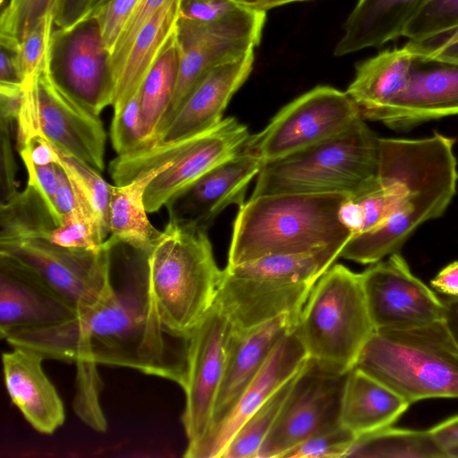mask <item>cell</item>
<instances>
[{"mask_svg":"<svg viewBox=\"0 0 458 458\" xmlns=\"http://www.w3.org/2000/svg\"><path fill=\"white\" fill-rule=\"evenodd\" d=\"M413 55L458 64V25L420 39H409L404 45Z\"/></svg>","mask_w":458,"mask_h":458,"instance_id":"44","label":"cell"},{"mask_svg":"<svg viewBox=\"0 0 458 458\" xmlns=\"http://www.w3.org/2000/svg\"><path fill=\"white\" fill-rule=\"evenodd\" d=\"M181 2L166 0L137 34L114 85L111 104L114 112L123 108L140 91L146 76L176 30Z\"/></svg>","mask_w":458,"mask_h":458,"instance_id":"27","label":"cell"},{"mask_svg":"<svg viewBox=\"0 0 458 458\" xmlns=\"http://www.w3.org/2000/svg\"><path fill=\"white\" fill-rule=\"evenodd\" d=\"M112 237L98 250L67 248L44 238L0 242V253L35 271L77 314L107 299L114 291Z\"/></svg>","mask_w":458,"mask_h":458,"instance_id":"10","label":"cell"},{"mask_svg":"<svg viewBox=\"0 0 458 458\" xmlns=\"http://www.w3.org/2000/svg\"><path fill=\"white\" fill-rule=\"evenodd\" d=\"M55 13L50 12L20 37L16 53L23 84L52 66Z\"/></svg>","mask_w":458,"mask_h":458,"instance_id":"36","label":"cell"},{"mask_svg":"<svg viewBox=\"0 0 458 458\" xmlns=\"http://www.w3.org/2000/svg\"><path fill=\"white\" fill-rule=\"evenodd\" d=\"M378 162L379 138L362 117L329 140L262 164L250 197L331 192L355 196L376 185Z\"/></svg>","mask_w":458,"mask_h":458,"instance_id":"5","label":"cell"},{"mask_svg":"<svg viewBox=\"0 0 458 458\" xmlns=\"http://www.w3.org/2000/svg\"><path fill=\"white\" fill-rule=\"evenodd\" d=\"M454 144L439 132L422 139L379 138L375 188L389 216L352 237L350 249L357 260L373 264L400 252L420 225L445 213L458 182Z\"/></svg>","mask_w":458,"mask_h":458,"instance_id":"2","label":"cell"},{"mask_svg":"<svg viewBox=\"0 0 458 458\" xmlns=\"http://www.w3.org/2000/svg\"><path fill=\"white\" fill-rule=\"evenodd\" d=\"M110 137L117 155H124L145 148L140 119V91L123 108L114 112Z\"/></svg>","mask_w":458,"mask_h":458,"instance_id":"41","label":"cell"},{"mask_svg":"<svg viewBox=\"0 0 458 458\" xmlns=\"http://www.w3.org/2000/svg\"><path fill=\"white\" fill-rule=\"evenodd\" d=\"M109 1L110 0H90L81 21L95 17Z\"/></svg>","mask_w":458,"mask_h":458,"instance_id":"54","label":"cell"},{"mask_svg":"<svg viewBox=\"0 0 458 458\" xmlns=\"http://www.w3.org/2000/svg\"><path fill=\"white\" fill-rule=\"evenodd\" d=\"M458 114V64L413 55L403 91L370 121L403 131Z\"/></svg>","mask_w":458,"mask_h":458,"instance_id":"17","label":"cell"},{"mask_svg":"<svg viewBox=\"0 0 458 458\" xmlns=\"http://www.w3.org/2000/svg\"><path fill=\"white\" fill-rule=\"evenodd\" d=\"M429 430L445 450L448 457L458 451V414L443 420Z\"/></svg>","mask_w":458,"mask_h":458,"instance_id":"50","label":"cell"},{"mask_svg":"<svg viewBox=\"0 0 458 458\" xmlns=\"http://www.w3.org/2000/svg\"><path fill=\"white\" fill-rule=\"evenodd\" d=\"M147 253L140 251L118 281L112 277L113 293L95 307L59 324L11 332L4 339L12 347L38 352L45 360L130 368L183 389L189 337L163 323L150 288Z\"/></svg>","mask_w":458,"mask_h":458,"instance_id":"1","label":"cell"},{"mask_svg":"<svg viewBox=\"0 0 458 458\" xmlns=\"http://www.w3.org/2000/svg\"><path fill=\"white\" fill-rule=\"evenodd\" d=\"M344 247L287 255H268L225 269L237 276L270 278L287 282L316 283L340 258Z\"/></svg>","mask_w":458,"mask_h":458,"instance_id":"31","label":"cell"},{"mask_svg":"<svg viewBox=\"0 0 458 458\" xmlns=\"http://www.w3.org/2000/svg\"><path fill=\"white\" fill-rule=\"evenodd\" d=\"M178 69L179 53L174 31L146 76L140 90L145 148L157 141L159 124L174 93Z\"/></svg>","mask_w":458,"mask_h":458,"instance_id":"30","label":"cell"},{"mask_svg":"<svg viewBox=\"0 0 458 458\" xmlns=\"http://www.w3.org/2000/svg\"><path fill=\"white\" fill-rule=\"evenodd\" d=\"M413 59L404 46L385 50L356 66L346 93L365 120L386 106L405 88Z\"/></svg>","mask_w":458,"mask_h":458,"instance_id":"28","label":"cell"},{"mask_svg":"<svg viewBox=\"0 0 458 458\" xmlns=\"http://www.w3.org/2000/svg\"><path fill=\"white\" fill-rule=\"evenodd\" d=\"M346 457L447 458L429 429L415 430L392 426L358 437Z\"/></svg>","mask_w":458,"mask_h":458,"instance_id":"32","label":"cell"},{"mask_svg":"<svg viewBox=\"0 0 458 458\" xmlns=\"http://www.w3.org/2000/svg\"><path fill=\"white\" fill-rule=\"evenodd\" d=\"M248 127L234 117L190 137L183 149L147 187L148 213L158 211L179 191L203 174L239 153L249 140Z\"/></svg>","mask_w":458,"mask_h":458,"instance_id":"18","label":"cell"},{"mask_svg":"<svg viewBox=\"0 0 458 458\" xmlns=\"http://www.w3.org/2000/svg\"><path fill=\"white\" fill-rule=\"evenodd\" d=\"M24 165L28 172L27 183L33 185L41 193L55 216L54 200L58 185L56 163L47 165Z\"/></svg>","mask_w":458,"mask_h":458,"instance_id":"48","label":"cell"},{"mask_svg":"<svg viewBox=\"0 0 458 458\" xmlns=\"http://www.w3.org/2000/svg\"><path fill=\"white\" fill-rule=\"evenodd\" d=\"M171 162L140 174L123 185H112L109 205V233L118 243L134 250L148 252L161 235L147 216L144 195L148 185Z\"/></svg>","mask_w":458,"mask_h":458,"instance_id":"29","label":"cell"},{"mask_svg":"<svg viewBox=\"0 0 458 458\" xmlns=\"http://www.w3.org/2000/svg\"><path fill=\"white\" fill-rule=\"evenodd\" d=\"M451 457L458 458V451L454 452V453L451 455Z\"/></svg>","mask_w":458,"mask_h":458,"instance_id":"57","label":"cell"},{"mask_svg":"<svg viewBox=\"0 0 458 458\" xmlns=\"http://www.w3.org/2000/svg\"><path fill=\"white\" fill-rule=\"evenodd\" d=\"M307 360V352L293 329L276 344L228 415L193 450L183 456L220 458L242 424L281 386L295 376Z\"/></svg>","mask_w":458,"mask_h":458,"instance_id":"21","label":"cell"},{"mask_svg":"<svg viewBox=\"0 0 458 458\" xmlns=\"http://www.w3.org/2000/svg\"><path fill=\"white\" fill-rule=\"evenodd\" d=\"M147 264L163 323L190 337L213 306L222 277L208 232L168 220L147 253Z\"/></svg>","mask_w":458,"mask_h":458,"instance_id":"4","label":"cell"},{"mask_svg":"<svg viewBox=\"0 0 458 458\" xmlns=\"http://www.w3.org/2000/svg\"><path fill=\"white\" fill-rule=\"evenodd\" d=\"M180 17L208 23L263 27L266 11L233 0H182Z\"/></svg>","mask_w":458,"mask_h":458,"instance_id":"37","label":"cell"},{"mask_svg":"<svg viewBox=\"0 0 458 458\" xmlns=\"http://www.w3.org/2000/svg\"><path fill=\"white\" fill-rule=\"evenodd\" d=\"M253 63L254 49L209 70L189 94L157 143L179 140L217 125L224 119L231 98L250 76Z\"/></svg>","mask_w":458,"mask_h":458,"instance_id":"22","label":"cell"},{"mask_svg":"<svg viewBox=\"0 0 458 458\" xmlns=\"http://www.w3.org/2000/svg\"><path fill=\"white\" fill-rule=\"evenodd\" d=\"M430 284L444 295L458 297V260L443 267L431 280Z\"/></svg>","mask_w":458,"mask_h":458,"instance_id":"51","label":"cell"},{"mask_svg":"<svg viewBox=\"0 0 458 458\" xmlns=\"http://www.w3.org/2000/svg\"><path fill=\"white\" fill-rule=\"evenodd\" d=\"M76 364V392L72 406L77 416L89 427L98 432L106 430L107 423L102 411L99 396L102 380L97 365L91 361Z\"/></svg>","mask_w":458,"mask_h":458,"instance_id":"38","label":"cell"},{"mask_svg":"<svg viewBox=\"0 0 458 458\" xmlns=\"http://www.w3.org/2000/svg\"><path fill=\"white\" fill-rule=\"evenodd\" d=\"M262 29L179 18L175 30L179 53L177 82L159 124L156 143L201 78L216 65L255 49L260 42Z\"/></svg>","mask_w":458,"mask_h":458,"instance_id":"14","label":"cell"},{"mask_svg":"<svg viewBox=\"0 0 458 458\" xmlns=\"http://www.w3.org/2000/svg\"><path fill=\"white\" fill-rule=\"evenodd\" d=\"M425 0H359L344 25L334 55L378 47L402 37L406 23Z\"/></svg>","mask_w":458,"mask_h":458,"instance_id":"26","label":"cell"},{"mask_svg":"<svg viewBox=\"0 0 458 458\" xmlns=\"http://www.w3.org/2000/svg\"><path fill=\"white\" fill-rule=\"evenodd\" d=\"M351 195L277 193L250 197L238 207L229 266L268 255L301 254L342 246L352 237L340 218Z\"/></svg>","mask_w":458,"mask_h":458,"instance_id":"3","label":"cell"},{"mask_svg":"<svg viewBox=\"0 0 458 458\" xmlns=\"http://www.w3.org/2000/svg\"><path fill=\"white\" fill-rule=\"evenodd\" d=\"M297 320V316L284 314L244 332L233 331L211 425L205 437L232 411L276 344L294 329Z\"/></svg>","mask_w":458,"mask_h":458,"instance_id":"23","label":"cell"},{"mask_svg":"<svg viewBox=\"0 0 458 458\" xmlns=\"http://www.w3.org/2000/svg\"><path fill=\"white\" fill-rule=\"evenodd\" d=\"M166 0H140L121 33L110 55V70L114 89L129 49L140 29Z\"/></svg>","mask_w":458,"mask_h":458,"instance_id":"43","label":"cell"},{"mask_svg":"<svg viewBox=\"0 0 458 458\" xmlns=\"http://www.w3.org/2000/svg\"><path fill=\"white\" fill-rule=\"evenodd\" d=\"M52 147L58 157L57 164L67 173L74 189L91 209L103 232L107 235L112 185L105 181L99 171L86 162L54 145Z\"/></svg>","mask_w":458,"mask_h":458,"instance_id":"35","label":"cell"},{"mask_svg":"<svg viewBox=\"0 0 458 458\" xmlns=\"http://www.w3.org/2000/svg\"><path fill=\"white\" fill-rule=\"evenodd\" d=\"M360 118L346 91L317 86L281 108L259 132L250 134L242 149L265 164L329 140Z\"/></svg>","mask_w":458,"mask_h":458,"instance_id":"9","label":"cell"},{"mask_svg":"<svg viewBox=\"0 0 458 458\" xmlns=\"http://www.w3.org/2000/svg\"><path fill=\"white\" fill-rule=\"evenodd\" d=\"M375 331L408 329L443 320L441 297L395 252L360 273Z\"/></svg>","mask_w":458,"mask_h":458,"instance_id":"13","label":"cell"},{"mask_svg":"<svg viewBox=\"0 0 458 458\" xmlns=\"http://www.w3.org/2000/svg\"><path fill=\"white\" fill-rule=\"evenodd\" d=\"M58 185L55 195L54 209L58 225L74 213L78 207V195L64 169L56 163Z\"/></svg>","mask_w":458,"mask_h":458,"instance_id":"47","label":"cell"},{"mask_svg":"<svg viewBox=\"0 0 458 458\" xmlns=\"http://www.w3.org/2000/svg\"><path fill=\"white\" fill-rule=\"evenodd\" d=\"M58 226L41 193L31 184L0 203V242L47 239Z\"/></svg>","mask_w":458,"mask_h":458,"instance_id":"33","label":"cell"},{"mask_svg":"<svg viewBox=\"0 0 458 458\" xmlns=\"http://www.w3.org/2000/svg\"><path fill=\"white\" fill-rule=\"evenodd\" d=\"M308 358L349 372L375 332L360 274L333 264L316 282L294 327Z\"/></svg>","mask_w":458,"mask_h":458,"instance_id":"7","label":"cell"},{"mask_svg":"<svg viewBox=\"0 0 458 458\" xmlns=\"http://www.w3.org/2000/svg\"><path fill=\"white\" fill-rule=\"evenodd\" d=\"M231 324L221 308L213 306L189 337V367L182 421L188 445L195 448L209 430L222 382L230 341Z\"/></svg>","mask_w":458,"mask_h":458,"instance_id":"12","label":"cell"},{"mask_svg":"<svg viewBox=\"0 0 458 458\" xmlns=\"http://www.w3.org/2000/svg\"><path fill=\"white\" fill-rule=\"evenodd\" d=\"M261 166L257 157L242 149L175 194L165 204L169 220L208 232L225 208L245 202Z\"/></svg>","mask_w":458,"mask_h":458,"instance_id":"16","label":"cell"},{"mask_svg":"<svg viewBox=\"0 0 458 458\" xmlns=\"http://www.w3.org/2000/svg\"><path fill=\"white\" fill-rule=\"evenodd\" d=\"M77 312L35 271L0 253V336L59 324Z\"/></svg>","mask_w":458,"mask_h":458,"instance_id":"20","label":"cell"},{"mask_svg":"<svg viewBox=\"0 0 458 458\" xmlns=\"http://www.w3.org/2000/svg\"><path fill=\"white\" fill-rule=\"evenodd\" d=\"M356 438L351 430L340 424L307 438L283 458L346 457Z\"/></svg>","mask_w":458,"mask_h":458,"instance_id":"42","label":"cell"},{"mask_svg":"<svg viewBox=\"0 0 458 458\" xmlns=\"http://www.w3.org/2000/svg\"><path fill=\"white\" fill-rule=\"evenodd\" d=\"M16 121V140L39 133L59 149L98 171L105 168L106 135L97 115L69 96L55 81L52 66L23 84Z\"/></svg>","mask_w":458,"mask_h":458,"instance_id":"8","label":"cell"},{"mask_svg":"<svg viewBox=\"0 0 458 458\" xmlns=\"http://www.w3.org/2000/svg\"><path fill=\"white\" fill-rule=\"evenodd\" d=\"M315 284L242 277L225 268L215 302L241 333L284 314L299 317Z\"/></svg>","mask_w":458,"mask_h":458,"instance_id":"19","label":"cell"},{"mask_svg":"<svg viewBox=\"0 0 458 458\" xmlns=\"http://www.w3.org/2000/svg\"><path fill=\"white\" fill-rule=\"evenodd\" d=\"M410 405L389 386L354 367L345 383L340 422L358 437L392 426Z\"/></svg>","mask_w":458,"mask_h":458,"instance_id":"25","label":"cell"},{"mask_svg":"<svg viewBox=\"0 0 458 458\" xmlns=\"http://www.w3.org/2000/svg\"><path fill=\"white\" fill-rule=\"evenodd\" d=\"M458 25V0H425L406 23L402 37L420 39Z\"/></svg>","mask_w":458,"mask_h":458,"instance_id":"39","label":"cell"},{"mask_svg":"<svg viewBox=\"0 0 458 458\" xmlns=\"http://www.w3.org/2000/svg\"><path fill=\"white\" fill-rule=\"evenodd\" d=\"M444 306L443 322L458 346V297H441Z\"/></svg>","mask_w":458,"mask_h":458,"instance_id":"53","label":"cell"},{"mask_svg":"<svg viewBox=\"0 0 458 458\" xmlns=\"http://www.w3.org/2000/svg\"><path fill=\"white\" fill-rule=\"evenodd\" d=\"M349 372L337 371L308 358L258 458H283L307 438L339 426Z\"/></svg>","mask_w":458,"mask_h":458,"instance_id":"11","label":"cell"},{"mask_svg":"<svg viewBox=\"0 0 458 458\" xmlns=\"http://www.w3.org/2000/svg\"><path fill=\"white\" fill-rule=\"evenodd\" d=\"M90 0H60L55 19V30L64 33L79 24L86 13Z\"/></svg>","mask_w":458,"mask_h":458,"instance_id":"49","label":"cell"},{"mask_svg":"<svg viewBox=\"0 0 458 458\" xmlns=\"http://www.w3.org/2000/svg\"><path fill=\"white\" fill-rule=\"evenodd\" d=\"M355 367L410 404L428 398H458V346L443 320L408 329L375 331Z\"/></svg>","mask_w":458,"mask_h":458,"instance_id":"6","label":"cell"},{"mask_svg":"<svg viewBox=\"0 0 458 458\" xmlns=\"http://www.w3.org/2000/svg\"><path fill=\"white\" fill-rule=\"evenodd\" d=\"M0 85H23L16 52L1 47Z\"/></svg>","mask_w":458,"mask_h":458,"instance_id":"52","label":"cell"},{"mask_svg":"<svg viewBox=\"0 0 458 458\" xmlns=\"http://www.w3.org/2000/svg\"><path fill=\"white\" fill-rule=\"evenodd\" d=\"M60 0H10L3 8L0 38L20 40L21 35L42 16L56 12Z\"/></svg>","mask_w":458,"mask_h":458,"instance_id":"40","label":"cell"},{"mask_svg":"<svg viewBox=\"0 0 458 458\" xmlns=\"http://www.w3.org/2000/svg\"><path fill=\"white\" fill-rule=\"evenodd\" d=\"M13 348L2 355L8 394L37 431L51 435L64 424L65 411L62 399L42 369L45 358L31 349Z\"/></svg>","mask_w":458,"mask_h":458,"instance_id":"24","label":"cell"},{"mask_svg":"<svg viewBox=\"0 0 458 458\" xmlns=\"http://www.w3.org/2000/svg\"><path fill=\"white\" fill-rule=\"evenodd\" d=\"M140 0H110L93 18L98 21L105 46L112 54L127 21Z\"/></svg>","mask_w":458,"mask_h":458,"instance_id":"45","label":"cell"},{"mask_svg":"<svg viewBox=\"0 0 458 458\" xmlns=\"http://www.w3.org/2000/svg\"><path fill=\"white\" fill-rule=\"evenodd\" d=\"M52 74L74 100L99 115L111 106L114 82L98 21L85 20L71 30L54 32Z\"/></svg>","mask_w":458,"mask_h":458,"instance_id":"15","label":"cell"},{"mask_svg":"<svg viewBox=\"0 0 458 458\" xmlns=\"http://www.w3.org/2000/svg\"><path fill=\"white\" fill-rule=\"evenodd\" d=\"M11 127L0 124V203L7 201L19 191Z\"/></svg>","mask_w":458,"mask_h":458,"instance_id":"46","label":"cell"},{"mask_svg":"<svg viewBox=\"0 0 458 458\" xmlns=\"http://www.w3.org/2000/svg\"><path fill=\"white\" fill-rule=\"evenodd\" d=\"M242 5L260 10L267 0H233Z\"/></svg>","mask_w":458,"mask_h":458,"instance_id":"56","label":"cell"},{"mask_svg":"<svg viewBox=\"0 0 458 458\" xmlns=\"http://www.w3.org/2000/svg\"><path fill=\"white\" fill-rule=\"evenodd\" d=\"M300 1H306V0H267L265 2V4L262 5L260 10L267 11L268 9L277 7V6L285 4L300 2Z\"/></svg>","mask_w":458,"mask_h":458,"instance_id":"55","label":"cell"},{"mask_svg":"<svg viewBox=\"0 0 458 458\" xmlns=\"http://www.w3.org/2000/svg\"><path fill=\"white\" fill-rule=\"evenodd\" d=\"M297 374L281 386L242 424L228 443L220 458H258L259 451L273 428Z\"/></svg>","mask_w":458,"mask_h":458,"instance_id":"34","label":"cell"}]
</instances>
